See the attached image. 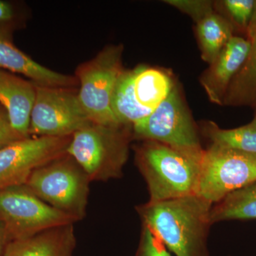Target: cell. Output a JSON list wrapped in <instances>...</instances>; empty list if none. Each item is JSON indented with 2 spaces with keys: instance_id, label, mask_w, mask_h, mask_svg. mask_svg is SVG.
<instances>
[{
  "instance_id": "17",
  "label": "cell",
  "mask_w": 256,
  "mask_h": 256,
  "mask_svg": "<svg viewBox=\"0 0 256 256\" xmlns=\"http://www.w3.org/2000/svg\"><path fill=\"white\" fill-rule=\"evenodd\" d=\"M248 220H256V181L230 194L210 210L212 224Z\"/></svg>"
},
{
  "instance_id": "15",
  "label": "cell",
  "mask_w": 256,
  "mask_h": 256,
  "mask_svg": "<svg viewBox=\"0 0 256 256\" xmlns=\"http://www.w3.org/2000/svg\"><path fill=\"white\" fill-rule=\"evenodd\" d=\"M171 78L158 69L139 66L136 68L133 89L141 107L154 111L172 90Z\"/></svg>"
},
{
  "instance_id": "28",
  "label": "cell",
  "mask_w": 256,
  "mask_h": 256,
  "mask_svg": "<svg viewBox=\"0 0 256 256\" xmlns=\"http://www.w3.org/2000/svg\"><path fill=\"white\" fill-rule=\"evenodd\" d=\"M249 124H252V126H254V127L256 128V114L255 118H254V119L252 120V122Z\"/></svg>"
},
{
  "instance_id": "9",
  "label": "cell",
  "mask_w": 256,
  "mask_h": 256,
  "mask_svg": "<svg viewBox=\"0 0 256 256\" xmlns=\"http://www.w3.org/2000/svg\"><path fill=\"white\" fill-rule=\"evenodd\" d=\"M138 137L182 150L203 151L196 127L176 87L146 118L133 124Z\"/></svg>"
},
{
  "instance_id": "20",
  "label": "cell",
  "mask_w": 256,
  "mask_h": 256,
  "mask_svg": "<svg viewBox=\"0 0 256 256\" xmlns=\"http://www.w3.org/2000/svg\"><path fill=\"white\" fill-rule=\"evenodd\" d=\"M204 130L213 144L256 154V128L252 124L223 130L213 122H210Z\"/></svg>"
},
{
  "instance_id": "25",
  "label": "cell",
  "mask_w": 256,
  "mask_h": 256,
  "mask_svg": "<svg viewBox=\"0 0 256 256\" xmlns=\"http://www.w3.org/2000/svg\"><path fill=\"white\" fill-rule=\"evenodd\" d=\"M18 18L14 5L0 0V32H11Z\"/></svg>"
},
{
  "instance_id": "27",
  "label": "cell",
  "mask_w": 256,
  "mask_h": 256,
  "mask_svg": "<svg viewBox=\"0 0 256 256\" xmlns=\"http://www.w3.org/2000/svg\"><path fill=\"white\" fill-rule=\"evenodd\" d=\"M9 242V239H8L4 226L0 222V256H3L5 248Z\"/></svg>"
},
{
  "instance_id": "16",
  "label": "cell",
  "mask_w": 256,
  "mask_h": 256,
  "mask_svg": "<svg viewBox=\"0 0 256 256\" xmlns=\"http://www.w3.org/2000/svg\"><path fill=\"white\" fill-rule=\"evenodd\" d=\"M136 68L124 70L114 87L111 108L120 124H134L146 118L153 111L141 107L134 97L133 82Z\"/></svg>"
},
{
  "instance_id": "4",
  "label": "cell",
  "mask_w": 256,
  "mask_h": 256,
  "mask_svg": "<svg viewBox=\"0 0 256 256\" xmlns=\"http://www.w3.org/2000/svg\"><path fill=\"white\" fill-rule=\"evenodd\" d=\"M122 48L108 46L92 60L80 64L76 72L80 84L79 100L90 122L109 127H120L111 100L122 67Z\"/></svg>"
},
{
  "instance_id": "1",
  "label": "cell",
  "mask_w": 256,
  "mask_h": 256,
  "mask_svg": "<svg viewBox=\"0 0 256 256\" xmlns=\"http://www.w3.org/2000/svg\"><path fill=\"white\" fill-rule=\"evenodd\" d=\"M213 204L191 195L148 202L140 208L144 225L175 256H210L207 235Z\"/></svg>"
},
{
  "instance_id": "10",
  "label": "cell",
  "mask_w": 256,
  "mask_h": 256,
  "mask_svg": "<svg viewBox=\"0 0 256 256\" xmlns=\"http://www.w3.org/2000/svg\"><path fill=\"white\" fill-rule=\"evenodd\" d=\"M72 138L30 137L0 148V190L25 184L37 168L67 154Z\"/></svg>"
},
{
  "instance_id": "6",
  "label": "cell",
  "mask_w": 256,
  "mask_h": 256,
  "mask_svg": "<svg viewBox=\"0 0 256 256\" xmlns=\"http://www.w3.org/2000/svg\"><path fill=\"white\" fill-rule=\"evenodd\" d=\"M119 129L90 122L72 136L67 154L89 180H106L120 174L127 158V140Z\"/></svg>"
},
{
  "instance_id": "7",
  "label": "cell",
  "mask_w": 256,
  "mask_h": 256,
  "mask_svg": "<svg viewBox=\"0 0 256 256\" xmlns=\"http://www.w3.org/2000/svg\"><path fill=\"white\" fill-rule=\"evenodd\" d=\"M256 181V154L212 144L204 152L196 195L216 204Z\"/></svg>"
},
{
  "instance_id": "11",
  "label": "cell",
  "mask_w": 256,
  "mask_h": 256,
  "mask_svg": "<svg viewBox=\"0 0 256 256\" xmlns=\"http://www.w3.org/2000/svg\"><path fill=\"white\" fill-rule=\"evenodd\" d=\"M250 46V40L233 36L210 64L200 82L212 102L223 104L229 84L245 63Z\"/></svg>"
},
{
  "instance_id": "24",
  "label": "cell",
  "mask_w": 256,
  "mask_h": 256,
  "mask_svg": "<svg viewBox=\"0 0 256 256\" xmlns=\"http://www.w3.org/2000/svg\"><path fill=\"white\" fill-rule=\"evenodd\" d=\"M24 139L13 129L6 110L0 105V148Z\"/></svg>"
},
{
  "instance_id": "23",
  "label": "cell",
  "mask_w": 256,
  "mask_h": 256,
  "mask_svg": "<svg viewBox=\"0 0 256 256\" xmlns=\"http://www.w3.org/2000/svg\"><path fill=\"white\" fill-rule=\"evenodd\" d=\"M138 256H172L164 244L144 225Z\"/></svg>"
},
{
  "instance_id": "21",
  "label": "cell",
  "mask_w": 256,
  "mask_h": 256,
  "mask_svg": "<svg viewBox=\"0 0 256 256\" xmlns=\"http://www.w3.org/2000/svg\"><path fill=\"white\" fill-rule=\"evenodd\" d=\"M255 0H226L224 6L238 26L247 28L254 11Z\"/></svg>"
},
{
  "instance_id": "3",
  "label": "cell",
  "mask_w": 256,
  "mask_h": 256,
  "mask_svg": "<svg viewBox=\"0 0 256 256\" xmlns=\"http://www.w3.org/2000/svg\"><path fill=\"white\" fill-rule=\"evenodd\" d=\"M88 176L68 154L37 168L25 184L36 196L80 220L85 214Z\"/></svg>"
},
{
  "instance_id": "18",
  "label": "cell",
  "mask_w": 256,
  "mask_h": 256,
  "mask_svg": "<svg viewBox=\"0 0 256 256\" xmlns=\"http://www.w3.org/2000/svg\"><path fill=\"white\" fill-rule=\"evenodd\" d=\"M252 43L245 63L229 84L224 101L230 106L256 104V34L249 40Z\"/></svg>"
},
{
  "instance_id": "14",
  "label": "cell",
  "mask_w": 256,
  "mask_h": 256,
  "mask_svg": "<svg viewBox=\"0 0 256 256\" xmlns=\"http://www.w3.org/2000/svg\"><path fill=\"white\" fill-rule=\"evenodd\" d=\"M73 226L50 229L10 242L3 256H72L75 245Z\"/></svg>"
},
{
  "instance_id": "26",
  "label": "cell",
  "mask_w": 256,
  "mask_h": 256,
  "mask_svg": "<svg viewBox=\"0 0 256 256\" xmlns=\"http://www.w3.org/2000/svg\"><path fill=\"white\" fill-rule=\"evenodd\" d=\"M247 32L248 34L249 40L256 34V0L254 4V11L250 22L247 26Z\"/></svg>"
},
{
  "instance_id": "19",
  "label": "cell",
  "mask_w": 256,
  "mask_h": 256,
  "mask_svg": "<svg viewBox=\"0 0 256 256\" xmlns=\"http://www.w3.org/2000/svg\"><path fill=\"white\" fill-rule=\"evenodd\" d=\"M197 34L204 60L212 64L233 37L230 24L220 15L212 13L198 22Z\"/></svg>"
},
{
  "instance_id": "8",
  "label": "cell",
  "mask_w": 256,
  "mask_h": 256,
  "mask_svg": "<svg viewBox=\"0 0 256 256\" xmlns=\"http://www.w3.org/2000/svg\"><path fill=\"white\" fill-rule=\"evenodd\" d=\"M36 86L30 116L32 137H70L90 124V120L73 88Z\"/></svg>"
},
{
  "instance_id": "5",
  "label": "cell",
  "mask_w": 256,
  "mask_h": 256,
  "mask_svg": "<svg viewBox=\"0 0 256 256\" xmlns=\"http://www.w3.org/2000/svg\"><path fill=\"white\" fill-rule=\"evenodd\" d=\"M76 220L44 202L25 184L0 190V222L10 242L72 225Z\"/></svg>"
},
{
  "instance_id": "2",
  "label": "cell",
  "mask_w": 256,
  "mask_h": 256,
  "mask_svg": "<svg viewBox=\"0 0 256 256\" xmlns=\"http://www.w3.org/2000/svg\"><path fill=\"white\" fill-rule=\"evenodd\" d=\"M204 152L182 150L148 141L138 151L150 200L156 202L196 195Z\"/></svg>"
},
{
  "instance_id": "22",
  "label": "cell",
  "mask_w": 256,
  "mask_h": 256,
  "mask_svg": "<svg viewBox=\"0 0 256 256\" xmlns=\"http://www.w3.org/2000/svg\"><path fill=\"white\" fill-rule=\"evenodd\" d=\"M165 2L182 10L197 22L213 13L212 3L210 1H190V0H168Z\"/></svg>"
},
{
  "instance_id": "12",
  "label": "cell",
  "mask_w": 256,
  "mask_h": 256,
  "mask_svg": "<svg viewBox=\"0 0 256 256\" xmlns=\"http://www.w3.org/2000/svg\"><path fill=\"white\" fill-rule=\"evenodd\" d=\"M0 69L21 74L41 86L73 88L78 82L75 77L50 70L25 54L13 44L9 32H0Z\"/></svg>"
},
{
  "instance_id": "13",
  "label": "cell",
  "mask_w": 256,
  "mask_h": 256,
  "mask_svg": "<svg viewBox=\"0 0 256 256\" xmlns=\"http://www.w3.org/2000/svg\"><path fill=\"white\" fill-rule=\"evenodd\" d=\"M35 95L34 84L0 69V105L8 112L13 129L22 138L30 137V116Z\"/></svg>"
}]
</instances>
